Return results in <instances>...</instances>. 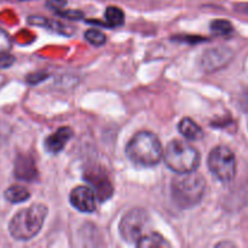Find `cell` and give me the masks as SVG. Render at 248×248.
Returning <instances> with one entry per match:
<instances>
[{"label":"cell","instance_id":"cell-16","mask_svg":"<svg viewBox=\"0 0 248 248\" xmlns=\"http://www.w3.org/2000/svg\"><path fill=\"white\" fill-rule=\"evenodd\" d=\"M85 39L94 46H102L107 41L106 35L97 29H89L85 33Z\"/></svg>","mask_w":248,"mask_h":248},{"label":"cell","instance_id":"cell-19","mask_svg":"<svg viewBox=\"0 0 248 248\" xmlns=\"http://www.w3.org/2000/svg\"><path fill=\"white\" fill-rule=\"evenodd\" d=\"M47 77H48V74L45 72L33 73V74H31L29 77H27V81L31 82V85H35V84H38V82H41L43 80H45Z\"/></svg>","mask_w":248,"mask_h":248},{"label":"cell","instance_id":"cell-6","mask_svg":"<svg viewBox=\"0 0 248 248\" xmlns=\"http://www.w3.org/2000/svg\"><path fill=\"white\" fill-rule=\"evenodd\" d=\"M150 224V216L144 208H132L121 219L119 232L124 241L136 245L138 240L147 234Z\"/></svg>","mask_w":248,"mask_h":248},{"label":"cell","instance_id":"cell-8","mask_svg":"<svg viewBox=\"0 0 248 248\" xmlns=\"http://www.w3.org/2000/svg\"><path fill=\"white\" fill-rule=\"evenodd\" d=\"M70 203L74 208L82 213H92L96 211L97 195L91 188L79 186L70 191Z\"/></svg>","mask_w":248,"mask_h":248},{"label":"cell","instance_id":"cell-9","mask_svg":"<svg viewBox=\"0 0 248 248\" xmlns=\"http://www.w3.org/2000/svg\"><path fill=\"white\" fill-rule=\"evenodd\" d=\"M73 137V130L68 126H63L60 127L55 133L48 136L45 140V148L47 152L53 153H60L63 148L65 147L68 140Z\"/></svg>","mask_w":248,"mask_h":248},{"label":"cell","instance_id":"cell-17","mask_svg":"<svg viewBox=\"0 0 248 248\" xmlns=\"http://www.w3.org/2000/svg\"><path fill=\"white\" fill-rule=\"evenodd\" d=\"M15 57L6 51H0V69H5L14 64Z\"/></svg>","mask_w":248,"mask_h":248},{"label":"cell","instance_id":"cell-3","mask_svg":"<svg viewBox=\"0 0 248 248\" xmlns=\"http://www.w3.org/2000/svg\"><path fill=\"white\" fill-rule=\"evenodd\" d=\"M206 181L196 171L178 173L172 179L171 195L174 203L181 208H190L202 200Z\"/></svg>","mask_w":248,"mask_h":248},{"label":"cell","instance_id":"cell-15","mask_svg":"<svg viewBox=\"0 0 248 248\" xmlns=\"http://www.w3.org/2000/svg\"><path fill=\"white\" fill-rule=\"evenodd\" d=\"M211 31L217 35H229L234 28L232 24L227 19H215L211 22Z\"/></svg>","mask_w":248,"mask_h":248},{"label":"cell","instance_id":"cell-22","mask_svg":"<svg viewBox=\"0 0 248 248\" xmlns=\"http://www.w3.org/2000/svg\"><path fill=\"white\" fill-rule=\"evenodd\" d=\"M237 9L240 10V11L242 12H247L248 14V4H242V5H239V7Z\"/></svg>","mask_w":248,"mask_h":248},{"label":"cell","instance_id":"cell-13","mask_svg":"<svg viewBox=\"0 0 248 248\" xmlns=\"http://www.w3.org/2000/svg\"><path fill=\"white\" fill-rule=\"evenodd\" d=\"M29 198H31V193L28 191V189L21 186H12L5 191V199L12 203L24 202Z\"/></svg>","mask_w":248,"mask_h":248},{"label":"cell","instance_id":"cell-20","mask_svg":"<svg viewBox=\"0 0 248 248\" xmlns=\"http://www.w3.org/2000/svg\"><path fill=\"white\" fill-rule=\"evenodd\" d=\"M58 15H61L62 17H65L68 19H80L82 17V12L75 11V10H62V11L58 12Z\"/></svg>","mask_w":248,"mask_h":248},{"label":"cell","instance_id":"cell-21","mask_svg":"<svg viewBox=\"0 0 248 248\" xmlns=\"http://www.w3.org/2000/svg\"><path fill=\"white\" fill-rule=\"evenodd\" d=\"M240 108L248 113V87L240 96Z\"/></svg>","mask_w":248,"mask_h":248},{"label":"cell","instance_id":"cell-2","mask_svg":"<svg viewBox=\"0 0 248 248\" xmlns=\"http://www.w3.org/2000/svg\"><path fill=\"white\" fill-rule=\"evenodd\" d=\"M48 210L43 203H33L18 211L9 223V232L15 240L28 241L40 232Z\"/></svg>","mask_w":248,"mask_h":248},{"label":"cell","instance_id":"cell-11","mask_svg":"<svg viewBox=\"0 0 248 248\" xmlns=\"http://www.w3.org/2000/svg\"><path fill=\"white\" fill-rule=\"evenodd\" d=\"M178 131L184 138L189 140H199L203 137L202 128L190 118H184L179 121Z\"/></svg>","mask_w":248,"mask_h":248},{"label":"cell","instance_id":"cell-1","mask_svg":"<svg viewBox=\"0 0 248 248\" xmlns=\"http://www.w3.org/2000/svg\"><path fill=\"white\" fill-rule=\"evenodd\" d=\"M126 155L136 165L156 166L164 157V148L156 135L148 131L136 133L126 145Z\"/></svg>","mask_w":248,"mask_h":248},{"label":"cell","instance_id":"cell-18","mask_svg":"<svg viewBox=\"0 0 248 248\" xmlns=\"http://www.w3.org/2000/svg\"><path fill=\"white\" fill-rule=\"evenodd\" d=\"M65 5H67V0H47V2H46V6L57 12V14L64 9Z\"/></svg>","mask_w":248,"mask_h":248},{"label":"cell","instance_id":"cell-7","mask_svg":"<svg viewBox=\"0 0 248 248\" xmlns=\"http://www.w3.org/2000/svg\"><path fill=\"white\" fill-rule=\"evenodd\" d=\"M232 51L224 46L207 48L200 57V65L205 72H216L232 61Z\"/></svg>","mask_w":248,"mask_h":248},{"label":"cell","instance_id":"cell-12","mask_svg":"<svg viewBox=\"0 0 248 248\" xmlns=\"http://www.w3.org/2000/svg\"><path fill=\"white\" fill-rule=\"evenodd\" d=\"M136 246L140 248H162L170 247L171 244L157 232H147L138 240Z\"/></svg>","mask_w":248,"mask_h":248},{"label":"cell","instance_id":"cell-10","mask_svg":"<svg viewBox=\"0 0 248 248\" xmlns=\"http://www.w3.org/2000/svg\"><path fill=\"white\" fill-rule=\"evenodd\" d=\"M15 176L18 179L31 182L36 178L38 172H36L34 160L29 155H19L15 162Z\"/></svg>","mask_w":248,"mask_h":248},{"label":"cell","instance_id":"cell-14","mask_svg":"<svg viewBox=\"0 0 248 248\" xmlns=\"http://www.w3.org/2000/svg\"><path fill=\"white\" fill-rule=\"evenodd\" d=\"M104 17H106L107 24L113 27L123 26L125 22V15L121 9L116 6H108L106 12H104Z\"/></svg>","mask_w":248,"mask_h":248},{"label":"cell","instance_id":"cell-5","mask_svg":"<svg viewBox=\"0 0 248 248\" xmlns=\"http://www.w3.org/2000/svg\"><path fill=\"white\" fill-rule=\"evenodd\" d=\"M208 169L223 183H229L236 176V157L227 145H217L208 155Z\"/></svg>","mask_w":248,"mask_h":248},{"label":"cell","instance_id":"cell-4","mask_svg":"<svg viewBox=\"0 0 248 248\" xmlns=\"http://www.w3.org/2000/svg\"><path fill=\"white\" fill-rule=\"evenodd\" d=\"M164 161L169 169L177 173H186L198 170L200 166V154L189 143L173 140L164 150Z\"/></svg>","mask_w":248,"mask_h":248}]
</instances>
